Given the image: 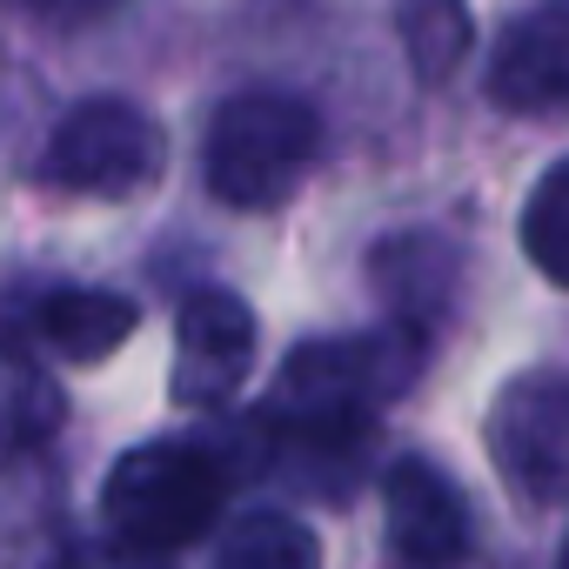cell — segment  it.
<instances>
[{
  "mask_svg": "<svg viewBox=\"0 0 569 569\" xmlns=\"http://www.w3.org/2000/svg\"><path fill=\"white\" fill-rule=\"evenodd\" d=\"M396 28H402V48H409V68L416 81H449L476 41L469 28V0H396Z\"/></svg>",
  "mask_w": 569,
  "mask_h": 569,
  "instance_id": "cell-11",
  "label": "cell"
},
{
  "mask_svg": "<svg viewBox=\"0 0 569 569\" xmlns=\"http://www.w3.org/2000/svg\"><path fill=\"white\" fill-rule=\"evenodd\" d=\"M489 101L509 114H549L569 108V0L522 14L489 61Z\"/></svg>",
  "mask_w": 569,
  "mask_h": 569,
  "instance_id": "cell-8",
  "label": "cell"
},
{
  "mask_svg": "<svg viewBox=\"0 0 569 569\" xmlns=\"http://www.w3.org/2000/svg\"><path fill=\"white\" fill-rule=\"evenodd\" d=\"M416 362H422V336H409V329L302 342L281 362V376L261 402V429H268L274 456L329 462V469L356 476V462L382 422V402H396L416 382Z\"/></svg>",
  "mask_w": 569,
  "mask_h": 569,
  "instance_id": "cell-1",
  "label": "cell"
},
{
  "mask_svg": "<svg viewBox=\"0 0 569 569\" xmlns=\"http://www.w3.org/2000/svg\"><path fill=\"white\" fill-rule=\"evenodd\" d=\"M369 281H376V296L389 302V322L429 342V329L456 302V254H449L442 234H389L369 254Z\"/></svg>",
  "mask_w": 569,
  "mask_h": 569,
  "instance_id": "cell-9",
  "label": "cell"
},
{
  "mask_svg": "<svg viewBox=\"0 0 569 569\" xmlns=\"http://www.w3.org/2000/svg\"><path fill=\"white\" fill-rule=\"evenodd\" d=\"M54 569H168L161 556H141V549H128V542H81V549H68Z\"/></svg>",
  "mask_w": 569,
  "mask_h": 569,
  "instance_id": "cell-16",
  "label": "cell"
},
{
  "mask_svg": "<svg viewBox=\"0 0 569 569\" xmlns=\"http://www.w3.org/2000/svg\"><path fill=\"white\" fill-rule=\"evenodd\" d=\"M322 154V121L296 94H234L201 134V181L221 208H281Z\"/></svg>",
  "mask_w": 569,
  "mask_h": 569,
  "instance_id": "cell-3",
  "label": "cell"
},
{
  "mask_svg": "<svg viewBox=\"0 0 569 569\" xmlns=\"http://www.w3.org/2000/svg\"><path fill=\"white\" fill-rule=\"evenodd\" d=\"M8 8L41 21V28H94V21H108L121 8V0H8Z\"/></svg>",
  "mask_w": 569,
  "mask_h": 569,
  "instance_id": "cell-15",
  "label": "cell"
},
{
  "mask_svg": "<svg viewBox=\"0 0 569 569\" xmlns=\"http://www.w3.org/2000/svg\"><path fill=\"white\" fill-rule=\"evenodd\" d=\"M214 569H322V542H316L309 522L281 516V509H261V516H241L221 536Z\"/></svg>",
  "mask_w": 569,
  "mask_h": 569,
  "instance_id": "cell-13",
  "label": "cell"
},
{
  "mask_svg": "<svg viewBox=\"0 0 569 569\" xmlns=\"http://www.w3.org/2000/svg\"><path fill=\"white\" fill-rule=\"evenodd\" d=\"M482 442L522 502H569V369H522L502 382Z\"/></svg>",
  "mask_w": 569,
  "mask_h": 569,
  "instance_id": "cell-5",
  "label": "cell"
},
{
  "mask_svg": "<svg viewBox=\"0 0 569 569\" xmlns=\"http://www.w3.org/2000/svg\"><path fill=\"white\" fill-rule=\"evenodd\" d=\"M556 569H569V536H562V549H556Z\"/></svg>",
  "mask_w": 569,
  "mask_h": 569,
  "instance_id": "cell-17",
  "label": "cell"
},
{
  "mask_svg": "<svg viewBox=\"0 0 569 569\" xmlns=\"http://www.w3.org/2000/svg\"><path fill=\"white\" fill-rule=\"evenodd\" d=\"M61 429V389L48 369L0 356V462H14L28 449H41Z\"/></svg>",
  "mask_w": 569,
  "mask_h": 569,
  "instance_id": "cell-12",
  "label": "cell"
},
{
  "mask_svg": "<svg viewBox=\"0 0 569 569\" xmlns=\"http://www.w3.org/2000/svg\"><path fill=\"white\" fill-rule=\"evenodd\" d=\"M228 462L208 442H181V436H154L128 456H114L108 482H101V516L108 536L141 549V556H174L188 542H201L221 522L228 502Z\"/></svg>",
  "mask_w": 569,
  "mask_h": 569,
  "instance_id": "cell-2",
  "label": "cell"
},
{
  "mask_svg": "<svg viewBox=\"0 0 569 569\" xmlns=\"http://www.w3.org/2000/svg\"><path fill=\"white\" fill-rule=\"evenodd\" d=\"M41 342L68 362H108L134 329H141V309L128 296H108V289H54L34 316Z\"/></svg>",
  "mask_w": 569,
  "mask_h": 569,
  "instance_id": "cell-10",
  "label": "cell"
},
{
  "mask_svg": "<svg viewBox=\"0 0 569 569\" xmlns=\"http://www.w3.org/2000/svg\"><path fill=\"white\" fill-rule=\"evenodd\" d=\"M389 542L416 569H456L469 556V502L429 456H396L382 476Z\"/></svg>",
  "mask_w": 569,
  "mask_h": 569,
  "instance_id": "cell-7",
  "label": "cell"
},
{
  "mask_svg": "<svg viewBox=\"0 0 569 569\" xmlns=\"http://www.w3.org/2000/svg\"><path fill=\"white\" fill-rule=\"evenodd\" d=\"M168 168V134L148 108L101 94L61 114V128L48 134L41 154V181L68 188V194H101V201H128L148 194Z\"/></svg>",
  "mask_w": 569,
  "mask_h": 569,
  "instance_id": "cell-4",
  "label": "cell"
},
{
  "mask_svg": "<svg viewBox=\"0 0 569 569\" xmlns=\"http://www.w3.org/2000/svg\"><path fill=\"white\" fill-rule=\"evenodd\" d=\"M522 254L536 261V274H549L556 289H569V161H556L529 201H522Z\"/></svg>",
  "mask_w": 569,
  "mask_h": 569,
  "instance_id": "cell-14",
  "label": "cell"
},
{
  "mask_svg": "<svg viewBox=\"0 0 569 569\" xmlns=\"http://www.w3.org/2000/svg\"><path fill=\"white\" fill-rule=\"evenodd\" d=\"M254 369V309L228 289H194L174 316V402L228 409Z\"/></svg>",
  "mask_w": 569,
  "mask_h": 569,
  "instance_id": "cell-6",
  "label": "cell"
}]
</instances>
